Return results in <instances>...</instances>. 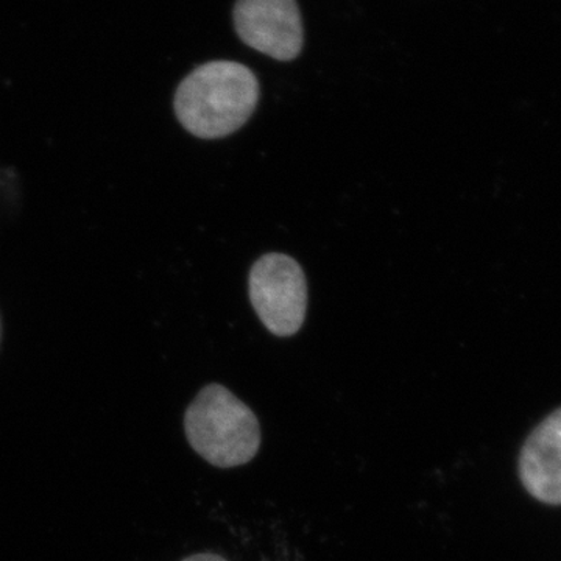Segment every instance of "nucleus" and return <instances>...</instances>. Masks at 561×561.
Returning <instances> with one entry per match:
<instances>
[{
  "label": "nucleus",
  "mask_w": 561,
  "mask_h": 561,
  "mask_svg": "<svg viewBox=\"0 0 561 561\" xmlns=\"http://www.w3.org/2000/svg\"><path fill=\"white\" fill-rule=\"evenodd\" d=\"M260 102V81L236 61H209L176 88V119L191 135L219 139L242 128Z\"/></svg>",
  "instance_id": "f257e3e1"
},
{
  "label": "nucleus",
  "mask_w": 561,
  "mask_h": 561,
  "mask_svg": "<svg viewBox=\"0 0 561 561\" xmlns=\"http://www.w3.org/2000/svg\"><path fill=\"white\" fill-rule=\"evenodd\" d=\"M181 561H228L224 557L217 556V553L202 552L194 553V556L187 557V559Z\"/></svg>",
  "instance_id": "423d86ee"
},
{
  "label": "nucleus",
  "mask_w": 561,
  "mask_h": 561,
  "mask_svg": "<svg viewBox=\"0 0 561 561\" xmlns=\"http://www.w3.org/2000/svg\"><path fill=\"white\" fill-rule=\"evenodd\" d=\"M184 432L198 456L225 470L249 463L261 448L260 420L220 383L198 391L184 413Z\"/></svg>",
  "instance_id": "f03ea898"
},
{
  "label": "nucleus",
  "mask_w": 561,
  "mask_h": 561,
  "mask_svg": "<svg viewBox=\"0 0 561 561\" xmlns=\"http://www.w3.org/2000/svg\"><path fill=\"white\" fill-rule=\"evenodd\" d=\"M249 286L251 305L272 334L290 337L301 330L308 309V283L294 257L265 254L254 262Z\"/></svg>",
  "instance_id": "7ed1b4c3"
},
{
  "label": "nucleus",
  "mask_w": 561,
  "mask_h": 561,
  "mask_svg": "<svg viewBox=\"0 0 561 561\" xmlns=\"http://www.w3.org/2000/svg\"><path fill=\"white\" fill-rule=\"evenodd\" d=\"M234 25L247 46L267 57L290 61L300 55L302 25L297 0H238Z\"/></svg>",
  "instance_id": "20e7f679"
},
{
  "label": "nucleus",
  "mask_w": 561,
  "mask_h": 561,
  "mask_svg": "<svg viewBox=\"0 0 561 561\" xmlns=\"http://www.w3.org/2000/svg\"><path fill=\"white\" fill-rule=\"evenodd\" d=\"M518 471L531 497L561 505V408L530 432L519 454Z\"/></svg>",
  "instance_id": "39448f33"
}]
</instances>
